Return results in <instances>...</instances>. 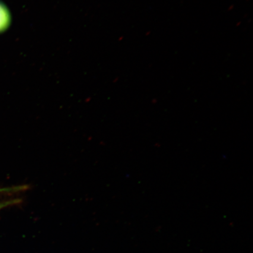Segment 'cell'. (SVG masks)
<instances>
[{
  "label": "cell",
  "mask_w": 253,
  "mask_h": 253,
  "mask_svg": "<svg viewBox=\"0 0 253 253\" xmlns=\"http://www.w3.org/2000/svg\"><path fill=\"white\" fill-rule=\"evenodd\" d=\"M29 186L27 185L11 186V187H0V194H14L27 191L29 189Z\"/></svg>",
  "instance_id": "2"
},
{
  "label": "cell",
  "mask_w": 253,
  "mask_h": 253,
  "mask_svg": "<svg viewBox=\"0 0 253 253\" xmlns=\"http://www.w3.org/2000/svg\"><path fill=\"white\" fill-rule=\"evenodd\" d=\"M21 202L20 199H12V200L0 202V211L9 206L15 205L20 204Z\"/></svg>",
  "instance_id": "3"
},
{
  "label": "cell",
  "mask_w": 253,
  "mask_h": 253,
  "mask_svg": "<svg viewBox=\"0 0 253 253\" xmlns=\"http://www.w3.org/2000/svg\"><path fill=\"white\" fill-rule=\"evenodd\" d=\"M10 21L9 11L5 6L0 2V32L7 28Z\"/></svg>",
  "instance_id": "1"
}]
</instances>
